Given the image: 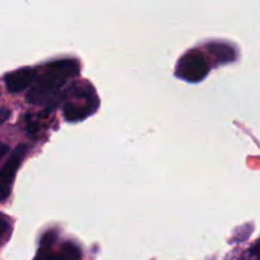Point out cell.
Listing matches in <instances>:
<instances>
[{"label":"cell","instance_id":"2","mask_svg":"<svg viewBox=\"0 0 260 260\" xmlns=\"http://www.w3.org/2000/svg\"><path fill=\"white\" fill-rule=\"evenodd\" d=\"M62 112L68 122H79L98 109L99 101L94 88L89 84L74 81L63 91Z\"/></svg>","mask_w":260,"mask_h":260},{"label":"cell","instance_id":"1","mask_svg":"<svg viewBox=\"0 0 260 260\" xmlns=\"http://www.w3.org/2000/svg\"><path fill=\"white\" fill-rule=\"evenodd\" d=\"M79 65L70 58L47 62L42 69H36L35 79L29 86L25 99L36 106L53 109L57 106L58 94L66 81L79 74Z\"/></svg>","mask_w":260,"mask_h":260},{"label":"cell","instance_id":"8","mask_svg":"<svg viewBox=\"0 0 260 260\" xmlns=\"http://www.w3.org/2000/svg\"><path fill=\"white\" fill-rule=\"evenodd\" d=\"M256 244H259V245H260V239H259V240H258V241H256Z\"/></svg>","mask_w":260,"mask_h":260},{"label":"cell","instance_id":"5","mask_svg":"<svg viewBox=\"0 0 260 260\" xmlns=\"http://www.w3.org/2000/svg\"><path fill=\"white\" fill-rule=\"evenodd\" d=\"M36 68H23L18 69L17 71L7 74L4 76V83L7 89L10 93H17V91L24 90L29 88L35 79Z\"/></svg>","mask_w":260,"mask_h":260},{"label":"cell","instance_id":"3","mask_svg":"<svg viewBox=\"0 0 260 260\" xmlns=\"http://www.w3.org/2000/svg\"><path fill=\"white\" fill-rule=\"evenodd\" d=\"M210 69V65L203 58V53L198 48H194L180 57L175 75L189 83H198L207 76Z\"/></svg>","mask_w":260,"mask_h":260},{"label":"cell","instance_id":"6","mask_svg":"<svg viewBox=\"0 0 260 260\" xmlns=\"http://www.w3.org/2000/svg\"><path fill=\"white\" fill-rule=\"evenodd\" d=\"M79 258H80L79 249L71 243H65L61 254L48 251L47 248L42 246V249L38 251V254L33 260H79Z\"/></svg>","mask_w":260,"mask_h":260},{"label":"cell","instance_id":"4","mask_svg":"<svg viewBox=\"0 0 260 260\" xmlns=\"http://www.w3.org/2000/svg\"><path fill=\"white\" fill-rule=\"evenodd\" d=\"M25 151H27V146H24V145L18 146L17 149L14 150V152H13L12 157H10V159L8 160L7 164L3 167L2 178H0V180H2L3 201H5V198L9 194V189L12 188V183L13 179H14L15 172H17L18 167H19V164L22 162L23 157H24L25 155Z\"/></svg>","mask_w":260,"mask_h":260},{"label":"cell","instance_id":"7","mask_svg":"<svg viewBox=\"0 0 260 260\" xmlns=\"http://www.w3.org/2000/svg\"><path fill=\"white\" fill-rule=\"evenodd\" d=\"M228 260H260V245L255 243L251 248L244 250L243 253L231 254Z\"/></svg>","mask_w":260,"mask_h":260}]
</instances>
